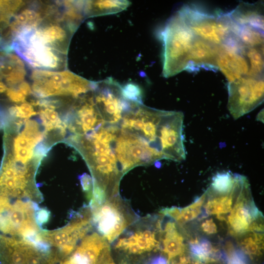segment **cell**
Here are the masks:
<instances>
[{
	"mask_svg": "<svg viewBox=\"0 0 264 264\" xmlns=\"http://www.w3.org/2000/svg\"><path fill=\"white\" fill-rule=\"evenodd\" d=\"M163 215L140 217L110 244V250L121 256V264H130L161 249Z\"/></svg>",
	"mask_w": 264,
	"mask_h": 264,
	"instance_id": "6da1fadb",
	"label": "cell"
},
{
	"mask_svg": "<svg viewBox=\"0 0 264 264\" xmlns=\"http://www.w3.org/2000/svg\"><path fill=\"white\" fill-rule=\"evenodd\" d=\"M195 37L178 10L168 20L161 34L164 77L187 70L190 50Z\"/></svg>",
	"mask_w": 264,
	"mask_h": 264,
	"instance_id": "7a4b0ae2",
	"label": "cell"
},
{
	"mask_svg": "<svg viewBox=\"0 0 264 264\" xmlns=\"http://www.w3.org/2000/svg\"><path fill=\"white\" fill-rule=\"evenodd\" d=\"M88 206L94 230L110 244L139 218L120 194Z\"/></svg>",
	"mask_w": 264,
	"mask_h": 264,
	"instance_id": "3957f363",
	"label": "cell"
},
{
	"mask_svg": "<svg viewBox=\"0 0 264 264\" xmlns=\"http://www.w3.org/2000/svg\"><path fill=\"white\" fill-rule=\"evenodd\" d=\"M178 11L195 36L211 43L220 46L234 35L228 13L214 15L193 5H184Z\"/></svg>",
	"mask_w": 264,
	"mask_h": 264,
	"instance_id": "277c9868",
	"label": "cell"
},
{
	"mask_svg": "<svg viewBox=\"0 0 264 264\" xmlns=\"http://www.w3.org/2000/svg\"><path fill=\"white\" fill-rule=\"evenodd\" d=\"M94 230L91 214L88 205L71 214L68 223L53 231H42L43 239L55 248L57 254L62 258L69 256L80 242Z\"/></svg>",
	"mask_w": 264,
	"mask_h": 264,
	"instance_id": "5b68a950",
	"label": "cell"
},
{
	"mask_svg": "<svg viewBox=\"0 0 264 264\" xmlns=\"http://www.w3.org/2000/svg\"><path fill=\"white\" fill-rule=\"evenodd\" d=\"M228 110L235 120L251 112L264 101L263 78L242 77L228 85Z\"/></svg>",
	"mask_w": 264,
	"mask_h": 264,
	"instance_id": "8992f818",
	"label": "cell"
},
{
	"mask_svg": "<svg viewBox=\"0 0 264 264\" xmlns=\"http://www.w3.org/2000/svg\"><path fill=\"white\" fill-rule=\"evenodd\" d=\"M0 257L5 264H48V257L32 243L0 235Z\"/></svg>",
	"mask_w": 264,
	"mask_h": 264,
	"instance_id": "52a82bcc",
	"label": "cell"
},
{
	"mask_svg": "<svg viewBox=\"0 0 264 264\" xmlns=\"http://www.w3.org/2000/svg\"><path fill=\"white\" fill-rule=\"evenodd\" d=\"M235 202L228 217L230 230L236 234L250 231L252 225L257 222L259 219L262 218V215L251 198L248 182L240 191Z\"/></svg>",
	"mask_w": 264,
	"mask_h": 264,
	"instance_id": "ba28073f",
	"label": "cell"
},
{
	"mask_svg": "<svg viewBox=\"0 0 264 264\" xmlns=\"http://www.w3.org/2000/svg\"><path fill=\"white\" fill-rule=\"evenodd\" d=\"M243 47L237 41L231 42L220 46L217 66L225 76L228 83L247 76L249 66L242 53Z\"/></svg>",
	"mask_w": 264,
	"mask_h": 264,
	"instance_id": "9c48e42d",
	"label": "cell"
},
{
	"mask_svg": "<svg viewBox=\"0 0 264 264\" xmlns=\"http://www.w3.org/2000/svg\"><path fill=\"white\" fill-rule=\"evenodd\" d=\"M220 46L196 36L190 50L187 70L200 68L218 70L217 61Z\"/></svg>",
	"mask_w": 264,
	"mask_h": 264,
	"instance_id": "30bf717a",
	"label": "cell"
},
{
	"mask_svg": "<svg viewBox=\"0 0 264 264\" xmlns=\"http://www.w3.org/2000/svg\"><path fill=\"white\" fill-rule=\"evenodd\" d=\"M170 219V220L163 223V217L161 238V248L163 253L167 257V264L185 254V249L184 238L178 229L176 221Z\"/></svg>",
	"mask_w": 264,
	"mask_h": 264,
	"instance_id": "8fae6325",
	"label": "cell"
},
{
	"mask_svg": "<svg viewBox=\"0 0 264 264\" xmlns=\"http://www.w3.org/2000/svg\"><path fill=\"white\" fill-rule=\"evenodd\" d=\"M233 21L239 25H249L264 31V3L240 2L228 13Z\"/></svg>",
	"mask_w": 264,
	"mask_h": 264,
	"instance_id": "7c38bea8",
	"label": "cell"
},
{
	"mask_svg": "<svg viewBox=\"0 0 264 264\" xmlns=\"http://www.w3.org/2000/svg\"><path fill=\"white\" fill-rule=\"evenodd\" d=\"M128 0H99L84 2V12L88 17L113 14L126 9L131 4Z\"/></svg>",
	"mask_w": 264,
	"mask_h": 264,
	"instance_id": "4fadbf2b",
	"label": "cell"
},
{
	"mask_svg": "<svg viewBox=\"0 0 264 264\" xmlns=\"http://www.w3.org/2000/svg\"><path fill=\"white\" fill-rule=\"evenodd\" d=\"M206 194L204 193L200 198L196 199L189 206L183 208L176 207L166 208L160 211V213L168 217L178 224H184L197 218L201 213V209L205 201Z\"/></svg>",
	"mask_w": 264,
	"mask_h": 264,
	"instance_id": "5bb4252c",
	"label": "cell"
},
{
	"mask_svg": "<svg viewBox=\"0 0 264 264\" xmlns=\"http://www.w3.org/2000/svg\"><path fill=\"white\" fill-rule=\"evenodd\" d=\"M190 249L192 257L200 264L215 263L221 258L220 252L206 239L192 241L190 244Z\"/></svg>",
	"mask_w": 264,
	"mask_h": 264,
	"instance_id": "9a60e30c",
	"label": "cell"
},
{
	"mask_svg": "<svg viewBox=\"0 0 264 264\" xmlns=\"http://www.w3.org/2000/svg\"><path fill=\"white\" fill-rule=\"evenodd\" d=\"M232 33L244 47H264V31L249 25H239L234 22Z\"/></svg>",
	"mask_w": 264,
	"mask_h": 264,
	"instance_id": "2e32d148",
	"label": "cell"
},
{
	"mask_svg": "<svg viewBox=\"0 0 264 264\" xmlns=\"http://www.w3.org/2000/svg\"><path fill=\"white\" fill-rule=\"evenodd\" d=\"M242 53L249 66L248 76L264 77V47H244Z\"/></svg>",
	"mask_w": 264,
	"mask_h": 264,
	"instance_id": "e0dca14e",
	"label": "cell"
},
{
	"mask_svg": "<svg viewBox=\"0 0 264 264\" xmlns=\"http://www.w3.org/2000/svg\"><path fill=\"white\" fill-rule=\"evenodd\" d=\"M235 179V174H232L229 172L218 173L213 177L209 189L217 194H227L232 190Z\"/></svg>",
	"mask_w": 264,
	"mask_h": 264,
	"instance_id": "ac0fdd59",
	"label": "cell"
},
{
	"mask_svg": "<svg viewBox=\"0 0 264 264\" xmlns=\"http://www.w3.org/2000/svg\"><path fill=\"white\" fill-rule=\"evenodd\" d=\"M263 238L256 233L245 237L241 242L242 251L251 258L259 256L262 254Z\"/></svg>",
	"mask_w": 264,
	"mask_h": 264,
	"instance_id": "d6986e66",
	"label": "cell"
},
{
	"mask_svg": "<svg viewBox=\"0 0 264 264\" xmlns=\"http://www.w3.org/2000/svg\"><path fill=\"white\" fill-rule=\"evenodd\" d=\"M40 30L47 44L64 41L67 36L65 29L59 25H49Z\"/></svg>",
	"mask_w": 264,
	"mask_h": 264,
	"instance_id": "ffe728a7",
	"label": "cell"
},
{
	"mask_svg": "<svg viewBox=\"0 0 264 264\" xmlns=\"http://www.w3.org/2000/svg\"><path fill=\"white\" fill-rule=\"evenodd\" d=\"M227 264H249L246 255L242 250L236 249L231 243L225 247Z\"/></svg>",
	"mask_w": 264,
	"mask_h": 264,
	"instance_id": "44dd1931",
	"label": "cell"
},
{
	"mask_svg": "<svg viewBox=\"0 0 264 264\" xmlns=\"http://www.w3.org/2000/svg\"><path fill=\"white\" fill-rule=\"evenodd\" d=\"M124 97L131 101L142 102V92L140 88L133 84H128L122 87Z\"/></svg>",
	"mask_w": 264,
	"mask_h": 264,
	"instance_id": "7402d4cb",
	"label": "cell"
},
{
	"mask_svg": "<svg viewBox=\"0 0 264 264\" xmlns=\"http://www.w3.org/2000/svg\"><path fill=\"white\" fill-rule=\"evenodd\" d=\"M24 67H20L15 70L11 75L5 78V81L8 85L12 86L23 81L25 75Z\"/></svg>",
	"mask_w": 264,
	"mask_h": 264,
	"instance_id": "603a6c76",
	"label": "cell"
},
{
	"mask_svg": "<svg viewBox=\"0 0 264 264\" xmlns=\"http://www.w3.org/2000/svg\"><path fill=\"white\" fill-rule=\"evenodd\" d=\"M79 179L84 191L87 193L89 201L91 198L93 188V181L91 177L85 173L80 176Z\"/></svg>",
	"mask_w": 264,
	"mask_h": 264,
	"instance_id": "cb8c5ba5",
	"label": "cell"
},
{
	"mask_svg": "<svg viewBox=\"0 0 264 264\" xmlns=\"http://www.w3.org/2000/svg\"><path fill=\"white\" fill-rule=\"evenodd\" d=\"M36 145V144L34 140L28 139L22 134L19 135L14 141L15 149L20 148L33 149Z\"/></svg>",
	"mask_w": 264,
	"mask_h": 264,
	"instance_id": "d4e9b609",
	"label": "cell"
},
{
	"mask_svg": "<svg viewBox=\"0 0 264 264\" xmlns=\"http://www.w3.org/2000/svg\"><path fill=\"white\" fill-rule=\"evenodd\" d=\"M16 157L17 160L25 163L33 156V151L32 149L20 148L15 149Z\"/></svg>",
	"mask_w": 264,
	"mask_h": 264,
	"instance_id": "484cf974",
	"label": "cell"
},
{
	"mask_svg": "<svg viewBox=\"0 0 264 264\" xmlns=\"http://www.w3.org/2000/svg\"><path fill=\"white\" fill-rule=\"evenodd\" d=\"M50 216L49 211L45 208H39L35 212L36 220L38 225L41 227L44 224L47 222Z\"/></svg>",
	"mask_w": 264,
	"mask_h": 264,
	"instance_id": "4316f807",
	"label": "cell"
},
{
	"mask_svg": "<svg viewBox=\"0 0 264 264\" xmlns=\"http://www.w3.org/2000/svg\"><path fill=\"white\" fill-rule=\"evenodd\" d=\"M203 231L208 235L214 234L217 232V226L212 219L204 220L201 225Z\"/></svg>",
	"mask_w": 264,
	"mask_h": 264,
	"instance_id": "83f0119b",
	"label": "cell"
},
{
	"mask_svg": "<svg viewBox=\"0 0 264 264\" xmlns=\"http://www.w3.org/2000/svg\"><path fill=\"white\" fill-rule=\"evenodd\" d=\"M6 94L9 99L14 102H22L25 99V95L21 91L12 88L7 89Z\"/></svg>",
	"mask_w": 264,
	"mask_h": 264,
	"instance_id": "f1b7e54d",
	"label": "cell"
},
{
	"mask_svg": "<svg viewBox=\"0 0 264 264\" xmlns=\"http://www.w3.org/2000/svg\"><path fill=\"white\" fill-rule=\"evenodd\" d=\"M22 118H29L36 114L32 106L28 103H23L19 106Z\"/></svg>",
	"mask_w": 264,
	"mask_h": 264,
	"instance_id": "f546056e",
	"label": "cell"
},
{
	"mask_svg": "<svg viewBox=\"0 0 264 264\" xmlns=\"http://www.w3.org/2000/svg\"><path fill=\"white\" fill-rule=\"evenodd\" d=\"M19 90L25 96L28 95L32 93L29 84L25 82H22L20 84L19 86Z\"/></svg>",
	"mask_w": 264,
	"mask_h": 264,
	"instance_id": "4dcf8cb0",
	"label": "cell"
},
{
	"mask_svg": "<svg viewBox=\"0 0 264 264\" xmlns=\"http://www.w3.org/2000/svg\"><path fill=\"white\" fill-rule=\"evenodd\" d=\"M7 90L6 86L2 82H0V93L4 92Z\"/></svg>",
	"mask_w": 264,
	"mask_h": 264,
	"instance_id": "1f68e13d",
	"label": "cell"
}]
</instances>
